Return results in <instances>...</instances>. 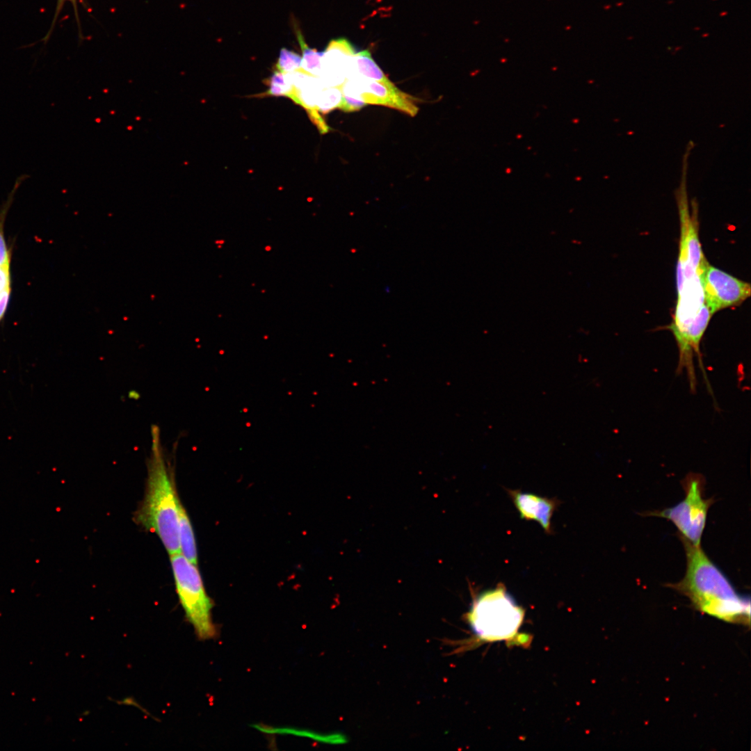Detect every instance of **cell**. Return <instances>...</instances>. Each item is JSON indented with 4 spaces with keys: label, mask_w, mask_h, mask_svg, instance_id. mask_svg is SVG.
<instances>
[{
    "label": "cell",
    "mask_w": 751,
    "mask_h": 751,
    "mask_svg": "<svg viewBox=\"0 0 751 751\" xmlns=\"http://www.w3.org/2000/svg\"><path fill=\"white\" fill-rule=\"evenodd\" d=\"M170 556L176 591L186 618L200 640L214 638L217 630L212 618L213 603L197 565L180 553Z\"/></svg>",
    "instance_id": "obj_4"
},
{
    "label": "cell",
    "mask_w": 751,
    "mask_h": 751,
    "mask_svg": "<svg viewBox=\"0 0 751 751\" xmlns=\"http://www.w3.org/2000/svg\"><path fill=\"white\" fill-rule=\"evenodd\" d=\"M296 35L301 47L302 56L301 63V72L310 76L319 78L321 67V60L325 54V51H318L315 49L310 48L305 41V38L298 29L294 26Z\"/></svg>",
    "instance_id": "obj_11"
},
{
    "label": "cell",
    "mask_w": 751,
    "mask_h": 751,
    "mask_svg": "<svg viewBox=\"0 0 751 751\" xmlns=\"http://www.w3.org/2000/svg\"><path fill=\"white\" fill-rule=\"evenodd\" d=\"M341 101L339 108L345 112L360 110L366 104L387 106L414 116L418 112L417 98L398 89L392 82L346 80L341 86Z\"/></svg>",
    "instance_id": "obj_6"
},
{
    "label": "cell",
    "mask_w": 751,
    "mask_h": 751,
    "mask_svg": "<svg viewBox=\"0 0 751 751\" xmlns=\"http://www.w3.org/2000/svg\"><path fill=\"white\" fill-rule=\"evenodd\" d=\"M11 201L12 197L8 200L6 204L0 211V265L4 266H10L11 264V250L8 249L7 246L3 229L6 215L10 207Z\"/></svg>",
    "instance_id": "obj_16"
},
{
    "label": "cell",
    "mask_w": 751,
    "mask_h": 751,
    "mask_svg": "<svg viewBox=\"0 0 751 751\" xmlns=\"http://www.w3.org/2000/svg\"><path fill=\"white\" fill-rule=\"evenodd\" d=\"M704 478L697 474H689L684 482L686 496L675 506L650 515L666 518L678 528L681 538L691 544L700 546L708 510L712 499L703 497Z\"/></svg>",
    "instance_id": "obj_5"
},
{
    "label": "cell",
    "mask_w": 751,
    "mask_h": 751,
    "mask_svg": "<svg viewBox=\"0 0 751 751\" xmlns=\"http://www.w3.org/2000/svg\"><path fill=\"white\" fill-rule=\"evenodd\" d=\"M178 536L180 554L197 565V554L193 527L181 502L179 508Z\"/></svg>",
    "instance_id": "obj_9"
},
{
    "label": "cell",
    "mask_w": 751,
    "mask_h": 751,
    "mask_svg": "<svg viewBox=\"0 0 751 751\" xmlns=\"http://www.w3.org/2000/svg\"><path fill=\"white\" fill-rule=\"evenodd\" d=\"M341 91L340 87H324L317 100V110L318 112L327 113L335 108H338L341 101Z\"/></svg>",
    "instance_id": "obj_14"
},
{
    "label": "cell",
    "mask_w": 751,
    "mask_h": 751,
    "mask_svg": "<svg viewBox=\"0 0 751 751\" xmlns=\"http://www.w3.org/2000/svg\"><path fill=\"white\" fill-rule=\"evenodd\" d=\"M353 56L356 60L357 66L360 73L365 78L378 81L382 84H389L391 83L372 58L371 54L369 50L365 49L361 51L356 53Z\"/></svg>",
    "instance_id": "obj_12"
},
{
    "label": "cell",
    "mask_w": 751,
    "mask_h": 751,
    "mask_svg": "<svg viewBox=\"0 0 751 751\" xmlns=\"http://www.w3.org/2000/svg\"><path fill=\"white\" fill-rule=\"evenodd\" d=\"M704 302L711 313L739 305L750 296V285L708 264L702 275Z\"/></svg>",
    "instance_id": "obj_7"
},
{
    "label": "cell",
    "mask_w": 751,
    "mask_h": 751,
    "mask_svg": "<svg viewBox=\"0 0 751 751\" xmlns=\"http://www.w3.org/2000/svg\"><path fill=\"white\" fill-rule=\"evenodd\" d=\"M267 84L268 90L263 94L266 96L289 97L293 88L289 74H284L276 69L268 79Z\"/></svg>",
    "instance_id": "obj_13"
},
{
    "label": "cell",
    "mask_w": 751,
    "mask_h": 751,
    "mask_svg": "<svg viewBox=\"0 0 751 751\" xmlns=\"http://www.w3.org/2000/svg\"><path fill=\"white\" fill-rule=\"evenodd\" d=\"M302 56L293 51L283 47L280 54L275 69L284 74L301 72Z\"/></svg>",
    "instance_id": "obj_15"
},
{
    "label": "cell",
    "mask_w": 751,
    "mask_h": 751,
    "mask_svg": "<svg viewBox=\"0 0 751 751\" xmlns=\"http://www.w3.org/2000/svg\"><path fill=\"white\" fill-rule=\"evenodd\" d=\"M10 289H12L10 267L0 265V293Z\"/></svg>",
    "instance_id": "obj_17"
},
{
    "label": "cell",
    "mask_w": 751,
    "mask_h": 751,
    "mask_svg": "<svg viewBox=\"0 0 751 751\" xmlns=\"http://www.w3.org/2000/svg\"><path fill=\"white\" fill-rule=\"evenodd\" d=\"M687 566L684 579L672 587L700 611L725 622L750 624V601L739 596L722 572L702 551L681 538Z\"/></svg>",
    "instance_id": "obj_1"
},
{
    "label": "cell",
    "mask_w": 751,
    "mask_h": 751,
    "mask_svg": "<svg viewBox=\"0 0 751 751\" xmlns=\"http://www.w3.org/2000/svg\"><path fill=\"white\" fill-rule=\"evenodd\" d=\"M523 618V608L501 583L477 595L467 615L473 633L486 641L511 638Z\"/></svg>",
    "instance_id": "obj_3"
},
{
    "label": "cell",
    "mask_w": 751,
    "mask_h": 751,
    "mask_svg": "<svg viewBox=\"0 0 751 751\" xmlns=\"http://www.w3.org/2000/svg\"><path fill=\"white\" fill-rule=\"evenodd\" d=\"M12 289L6 290L0 293V323L3 318L10 302Z\"/></svg>",
    "instance_id": "obj_18"
},
{
    "label": "cell",
    "mask_w": 751,
    "mask_h": 751,
    "mask_svg": "<svg viewBox=\"0 0 751 751\" xmlns=\"http://www.w3.org/2000/svg\"><path fill=\"white\" fill-rule=\"evenodd\" d=\"M522 519L538 523L545 533L552 532L551 519L558 505L555 499L520 490H508Z\"/></svg>",
    "instance_id": "obj_8"
},
{
    "label": "cell",
    "mask_w": 751,
    "mask_h": 751,
    "mask_svg": "<svg viewBox=\"0 0 751 751\" xmlns=\"http://www.w3.org/2000/svg\"><path fill=\"white\" fill-rule=\"evenodd\" d=\"M151 436L145 494L135 518L143 528L158 535L171 556L180 553L178 536L180 501L162 446L160 429L156 425L152 426Z\"/></svg>",
    "instance_id": "obj_2"
},
{
    "label": "cell",
    "mask_w": 751,
    "mask_h": 751,
    "mask_svg": "<svg viewBox=\"0 0 751 751\" xmlns=\"http://www.w3.org/2000/svg\"><path fill=\"white\" fill-rule=\"evenodd\" d=\"M255 729L267 734H290L312 738L322 743L338 744L345 742L344 736L339 734H322L313 731L289 727H274L262 725H255Z\"/></svg>",
    "instance_id": "obj_10"
}]
</instances>
